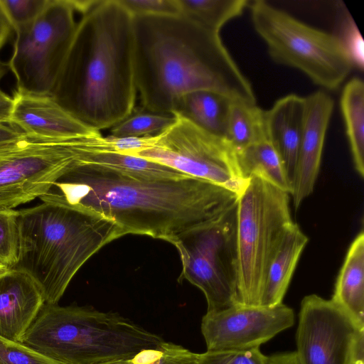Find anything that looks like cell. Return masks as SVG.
<instances>
[{"instance_id":"cell-1","label":"cell","mask_w":364,"mask_h":364,"mask_svg":"<svg viewBox=\"0 0 364 364\" xmlns=\"http://www.w3.org/2000/svg\"><path fill=\"white\" fill-rule=\"evenodd\" d=\"M43 203L83 206L114 221L124 235L173 244L234 206L238 196L205 180L128 176L89 163L68 169L40 197Z\"/></svg>"},{"instance_id":"cell-2","label":"cell","mask_w":364,"mask_h":364,"mask_svg":"<svg viewBox=\"0 0 364 364\" xmlns=\"http://www.w3.org/2000/svg\"><path fill=\"white\" fill-rule=\"evenodd\" d=\"M134 67L141 107L172 114L179 100L198 90L256 104L252 85L220 33L182 16H132Z\"/></svg>"},{"instance_id":"cell-3","label":"cell","mask_w":364,"mask_h":364,"mask_svg":"<svg viewBox=\"0 0 364 364\" xmlns=\"http://www.w3.org/2000/svg\"><path fill=\"white\" fill-rule=\"evenodd\" d=\"M132 16L97 0L77 23L50 96L87 127L112 128L135 108Z\"/></svg>"},{"instance_id":"cell-4","label":"cell","mask_w":364,"mask_h":364,"mask_svg":"<svg viewBox=\"0 0 364 364\" xmlns=\"http://www.w3.org/2000/svg\"><path fill=\"white\" fill-rule=\"evenodd\" d=\"M18 213L19 252L11 269L34 280L45 304H58L83 264L124 236L114 221L83 206L43 203Z\"/></svg>"},{"instance_id":"cell-5","label":"cell","mask_w":364,"mask_h":364,"mask_svg":"<svg viewBox=\"0 0 364 364\" xmlns=\"http://www.w3.org/2000/svg\"><path fill=\"white\" fill-rule=\"evenodd\" d=\"M164 341L117 313L44 304L20 343L59 364H104Z\"/></svg>"},{"instance_id":"cell-6","label":"cell","mask_w":364,"mask_h":364,"mask_svg":"<svg viewBox=\"0 0 364 364\" xmlns=\"http://www.w3.org/2000/svg\"><path fill=\"white\" fill-rule=\"evenodd\" d=\"M290 194L252 176L237 202V304L260 306L270 261L294 223Z\"/></svg>"},{"instance_id":"cell-7","label":"cell","mask_w":364,"mask_h":364,"mask_svg":"<svg viewBox=\"0 0 364 364\" xmlns=\"http://www.w3.org/2000/svg\"><path fill=\"white\" fill-rule=\"evenodd\" d=\"M251 19L277 63L301 71L314 84L337 89L353 65L338 38L311 27L263 0L251 2Z\"/></svg>"},{"instance_id":"cell-8","label":"cell","mask_w":364,"mask_h":364,"mask_svg":"<svg viewBox=\"0 0 364 364\" xmlns=\"http://www.w3.org/2000/svg\"><path fill=\"white\" fill-rule=\"evenodd\" d=\"M102 136L54 139L21 132L0 143V210L44 195L68 169L99 152Z\"/></svg>"},{"instance_id":"cell-9","label":"cell","mask_w":364,"mask_h":364,"mask_svg":"<svg viewBox=\"0 0 364 364\" xmlns=\"http://www.w3.org/2000/svg\"><path fill=\"white\" fill-rule=\"evenodd\" d=\"M236 229L237 203L215 220L181 235L172 244L182 262L178 281L186 279L203 291L207 312L237 304Z\"/></svg>"},{"instance_id":"cell-10","label":"cell","mask_w":364,"mask_h":364,"mask_svg":"<svg viewBox=\"0 0 364 364\" xmlns=\"http://www.w3.org/2000/svg\"><path fill=\"white\" fill-rule=\"evenodd\" d=\"M174 122L156 134L149 148L133 156L207 181L239 196L248 181L240 171L237 151L225 137L210 133L176 112Z\"/></svg>"},{"instance_id":"cell-11","label":"cell","mask_w":364,"mask_h":364,"mask_svg":"<svg viewBox=\"0 0 364 364\" xmlns=\"http://www.w3.org/2000/svg\"><path fill=\"white\" fill-rule=\"evenodd\" d=\"M74 12L70 0H49L32 23L15 31L7 65L16 91L50 95L76 29Z\"/></svg>"},{"instance_id":"cell-12","label":"cell","mask_w":364,"mask_h":364,"mask_svg":"<svg viewBox=\"0 0 364 364\" xmlns=\"http://www.w3.org/2000/svg\"><path fill=\"white\" fill-rule=\"evenodd\" d=\"M362 337L364 326L331 299L316 294L302 299L296 333L301 364H351Z\"/></svg>"},{"instance_id":"cell-13","label":"cell","mask_w":364,"mask_h":364,"mask_svg":"<svg viewBox=\"0 0 364 364\" xmlns=\"http://www.w3.org/2000/svg\"><path fill=\"white\" fill-rule=\"evenodd\" d=\"M294 323L292 309L282 303L272 307L237 304L207 312L201 332L207 350H242L259 348Z\"/></svg>"},{"instance_id":"cell-14","label":"cell","mask_w":364,"mask_h":364,"mask_svg":"<svg viewBox=\"0 0 364 364\" xmlns=\"http://www.w3.org/2000/svg\"><path fill=\"white\" fill-rule=\"evenodd\" d=\"M333 107V98L323 91L305 97L303 132L291 193L296 209L313 191Z\"/></svg>"},{"instance_id":"cell-15","label":"cell","mask_w":364,"mask_h":364,"mask_svg":"<svg viewBox=\"0 0 364 364\" xmlns=\"http://www.w3.org/2000/svg\"><path fill=\"white\" fill-rule=\"evenodd\" d=\"M14 100L9 125L21 132L54 139L75 138L100 132L73 117L50 95L15 90Z\"/></svg>"},{"instance_id":"cell-16","label":"cell","mask_w":364,"mask_h":364,"mask_svg":"<svg viewBox=\"0 0 364 364\" xmlns=\"http://www.w3.org/2000/svg\"><path fill=\"white\" fill-rule=\"evenodd\" d=\"M45 300L26 272L8 269L0 274V336L16 342L31 326Z\"/></svg>"},{"instance_id":"cell-17","label":"cell","mask_w":364,"mask_h":364,"mask_svg":"<svg viewBox=\"0 0 364 364\" xmlns=\"http://www.w3.org/2000/svg\"><path fill=\"white\" fill-rule=\"evenodd\" d=\"M305 97L291 94L266 110L267 139L275 147L291 182L303 132Z\"/></svg>"},{"instance_id":"cell-18","label":"cell","mask_w":364,"mask_h":364,"mask_svg":"<svg viewBox=\"0 0 364 364\" xmlns=\"http://www.w3.org/2000/svg\"><path fill=\"white\" fill-rule=\"evenodd\" d=\"M308 237L293 223L284 236L269 264L260 306L272 307L282 303Z\"/></svg>"},{"instance_id":"cell-19","label":"cell","mask_w":364,"mask_h":364,"mask_svg":"<svg viewBox=\"0 0 364 364\" xmlns=\"http://www.w3.org/2000/svg\"><path fill=\"white\" fill-rule=\"evenodd\" d=\"M331 300L364 326V233L351 243L338 274Z\"/></svg>"},{"instance_id":"cell-20","label":"cell","mask_w":364,"mask_h":364,"mask_svg":"<svg viewBox=\"0 0 364 364\" xmlns=\"http://www.w3.org/2000/svg\"><path fill=\"white\" fill-rule=\"evenodd\" d=\"M231 101L217 92L198 90L183 96L173 112L179 114L210 133L225 137Z\"/></svg>"},{"instance_id":"cell-21","label":"cell","mask_w":364,"mask_h":364,"mask_svg":"<svg viewBox=\"0 0 364 364\" xmlns=\"http://www.w3.org/2000/svg\"><path fill=\"white\" fill-rule=\"evenodd\" d=\"M237 159L245 180L256 176L291 195V182L278 151L268 139L238 151Z\"/></svg>"},{"instance_id":"cell-22","label":"cell","mask_w":364,"mask_h":364,"mask_svg":"<svg viewBox=\"0 0 364 364\" xmlns=\"http://www.w3.org/2000/svg\"><path fill=\"white\" fill-rule=\"evenodd\" d=\"M341 109L353 160L357 172L364 176V83L349 80L341 96Z\"/></svg>"},{"instance_id":"cell-23","label":"cell","mask_w":364,"mask_h":364,"mask_svg":"<svg viewBox=\"0 0 364 364\" xmlns=\"http://www.w3.org/2000/svg\"><path fill=\"white\" fill-rule=\"evenodd\" d=\"M225 138L237 152L267 139L266 110L256 104L231 101Z\"/></svg>"},{"instance_id":"cell-24","label":"cell","mask_w":364,"mask_h":364,"mask_svg":"<svg viewBox=\"0 0 364 364\" xmlns=\"http://www.w3.org/2000/svg\"><path fill=\"white\" fill-rule=\"evenodd\" d=\"M82 163L96 164L134 178L171 179L189 176L169 166L144 158L113 152L90 154Z\"/></svg>"},{"instance_id":"cell-25","label":"cell","mask_w":364,"mask_h":364,"mask_svg":"<svg viewBox=\"0 0 364 364\" xmlns=\"http://www.w3.org/2000/svg\"><path fill=\"white\" fill-rule=\"evenodd\" d=\"M181 15L220 33L230 21L242 15L247 0H178Z\"/></svg>"},{"instance_id":"cell-26","label":"cell","mask_w":364,"mask_h":364,"mask_svg":"<svg viewBox=\"0 0 364 364\" xmlns=\"http://www.w3.org/2000/svg\"><path fill=\"white\" fill-rule=\"evenodd\" d=\"M173 114H160L135 107L124 119L110 128V136H146L161 133L175 121Z\"/></svg>"},{"instance_id":"cell-27","label":"cell","mask_w":364,"mask_h":364,"mask_svg":"<svg viewBox=\"0 0 364 364\" xmlns=\"http://www.w3.org/2000/svg\"><path fill=\"white\" fill-rule=\"evenodd\" d=\"M104 364H198L197 353L187 348L164 341L157 348L140 351L133 358Z\"/></svg>"},{"instance_id":"cell-28","label":"cell","mask_w":364,"mask_h":364,"mask_svg":"<svg viewBox=\"0 0 364 364\" xmlns=\"http://www.w3.org/2000/svg\"><path fill=\"white\" fill-rule=\"evenodd\" d=\"M18 211L0 210V260L9 269L18 261L19 252Z\"/></svg>"},{"instance_id":"cell-29","label":"cell","mask_w":364,"mask_h":364,"mask_svg":"<svg viewBox=\"0 0 364 364\" xmlns=\"http://www.w3.org/2000/svg\"><path fill=\"white\" fill-rule=\"evenodd\" d=\"M49 0H0V7L16 31L32 23Z\"/></svg>"},{"instance_id":"cell-30","label":"cell","mask_w":364,"mask_h":364,"mask_svg":"<svg viewBox=\"0 0 364 364\" xmlns=\"http://www.w3.org/2000/svg\"><path fill=\"white\" fill-rule=\"evenodd\" d=\"M267 359L259 348L197 353L198 364H267Z\"/></svg>"},{"instance_id":"cell-31","label":"cell","mask_w":364,"mask_h":364,"mask_svg":"<svg viewBox=\"0 0 364 364\" xmlns=\"http://www.w3.org/2000/svg\"><path fill=\"white\" fill-rule=\"evenodd\" d=\"M0 364H59L20 342L0 336Z\"/></svg>"},{"instance_id":"cell-32","label":"cell","mask_w":364,"mask_h":364,"mask_svg":"<svg viewBox=\"0 0 364 364\" xmlns=\"http://www.w3.org/2000/svg\"><path fill=\"white\" fill-rule=\"evenodd\" d=\"M336 36L341 41L353 67H357L362 70L364 67L363 40L350 16L343 20L340 34Z\"/></svg>"},{"instance_id":"cell-33","label":"cell","mask_w":364,"mask_h":364,"mask_svg":"<svg viewBox=\"0 0 364 364\" xmlns=\"http://www.w3.org/2000/svg\"><path fill=\"white\" fill-rule=\"evenodd\" d=\"M132 16L181 15L178 0H119Z\"/></svg>"},{"instance_id":"cell-34","label":"cell","mask_w":364,"mask_h":364,"mask_svg":"<svg viewBox=\"0 0 364 364\" xmlns=\"http://www.w3.org/2000/svg\"><path fill=\"white\" fill-rule=\"evenodd\" d=\"M14 100L0 88V124H10Z\"/></svg>"},{"instance_id":"cell-35","label":"cell","mask_w":364,"mask_h":364,"mask_svg":"<svg viewBox=\"0 0 364 364\" xmlns=\"http://www.w3.org/2000/svg\"><path fill=\"white\" fill-rule=\"evenodd\" d=\"M267 364H301L296 351L267 356Z\"/></svg>"},{"instance_id":"cell-36","label":"cell","mask_w":364,"mask_h":364,"mask_svg":"<svg viewBox=\"0 0 364 364\" xmlns=\"http://www.w3.org/2000/svg\"><path fill=\"white\" fill-rule=\"evenodd\" d=\"M12 28L0 7V50L8 41Z\"/></svg>"},{"instance_id":"cell-37","label":"cell","mask_w":364,"mask_h":364,"mask_svg":"<svg viewBox=\"0 0 364 364\" xmlns=\"http://www.w3.org/2000/svg\"><path fill=\"white\" fill-rule=\"evenodd\" d=\"M21 134V132L10 125L0 124V143L14 139Z\"/></svg>"},{"instance_id":"cell-38","label":"cell","mask_w":364,"mask_h":364,"mask_svg":"<svg viewBox=\"0 0 364 364\" xmlns=\"http://www.w3.org/2000/svg\"><path fill=\"white\" fill-rule=\"evenodd\" d=\"M351 364H364V337H362L355 348Z\"/></svg>"},{"instance_id":"cell-39","label":"cell","mask_w":364,"mask_h":364,"mask_svg":"<svg viewBox=\"0 0 364 364\" xmlns=\"http://www.w3.org/2000/svg\"><path fill=\"white\" fill-rule=\"evenodd\" d=\"M9 67L7 63H4L0 60V80L7 73Z\"/></svg>"},{"instance_id":"cell-40","label":"cell","mask_w":364,"mask_h":364,"mask_svg":"<svg viewBox=\"0 0 364 364\" xmlns=\"http://www.w3.org/2000/svg\"><path fill=\"white\" fill-rule=\"evenodd\" d=\"M9 268L0 260V274L7 270Z\"/></svg>"}]
</instances>
